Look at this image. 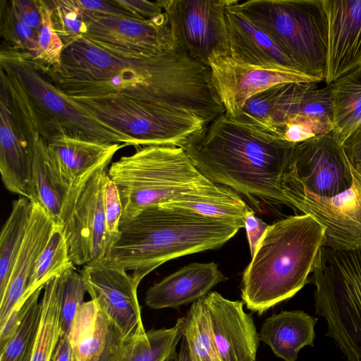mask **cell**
Segmentation results:
<instances>
[{
  "instance_id": "obj_1",
  "label": "cell",
  "mask_w": 361,
  "mask_h": 361,
  "mask_svg": "<svg viewBox=\"0 0 361 361\" xmlns=\"http://www.w3.org/2000/svg\"><path fill=\"white\" fill-rule=\"evenodd\" d=\"M68 98H126L188 111L206 123L225 109L208 66L178 45L145 59L116 56L83 38L63 48L59 64L44 73Z\"/></svg>"
},
{
  "instance_id": "obj_2",
  "label": "cell",
  "mask_w": 361,
  "mask_h": 361,
  "mask_svg": "<svg viewBox=\"0 0 361 361\" xmlns=\"http://www.w3.org/2000/svg\"><path fill=\"white\" fill-rule=\"evenodd\" d=\"M294 146L224 113L180 147L208 180L233 190L263 212L287 206L281 182Z\"/></svg>"
},
{
  "instance_id": "obj_3",
  "label": "cell",
  "mask_w": 361,
  "mask_h": 361,
  "mask_svg": "<svg viewBox=\"0 0 361 361\" xmlns=\"http://www.w3.org/2000/svg\"><path fill=\"white\" fill-rule=\"evenodd\" d=\"M109 257L140 284L162 264L182 256L221 247L241 228L221 218L174 204L148 207L121 220Z\"/></svg>"
},
{
  "instance_id": "obj_4",
  "label": "cell",
  "mask_w": 361,
  "mask_h": 361,
  "mask_svg": "<svg viewBox=\"0 0 361 361\" xmlns=\"http://www.w3.org/2000/svg\"><path fill=\"white\" fill-rule=\"evenodd\" d=\"M324 232L308 214L290 215L269 225L243 274L246 307L261 315L308 283Z\"/></svg>"
},
{
  "instance_id": "obj_5",
  "label": "cell",
  "mask_w": 361,
  "mask_h": 361,
  "mask_svg": "<svg viewBox=\"0 0 361 361\" xmlns=\"http://www.w3.org/2000/svg\"><path fill=\"white\" fill-rule=\"evenodd\" d=\"M108 174L120 194L121 221L152 205L211 202L231 192L208 180L184 149L175 145L137 147L134 154L114 162Z\"/></svg>"
},
{
  "instance_id": "obj_6",
  "label": "cell",
  "mask_w": 361,
  "mask_h": 361,
  "mask_svg": "<svg viewBox=\"0 0 361 361\" xmlns=\"http://www.w3.org/2000/svg\"><path fill=\"white\" fill-rule=\"evenodd\" d=\"M1 73L22 102L47 142L60 135L131 145L125 135L100 121L73 102L37 68L30 56L5 47L0 54Z\"/></svg>"
},
{
  "instance_id": "obj_7",
  "label": "cell",
  "mask_w": 361,
  "mask_h": 361,
  "mask_svg": "<svg viewBox=\"0 0 361 361\" xmlns=\"http://www.w3.org/2000/svg\"><path fill=\"white\" fill-rule=\"evenodd\" d=\"M235 6L300 72L324 80L327 23L322 0H235Z\"/></svg>"
},
{
  "instance_id": "obj_8",
  "label": "cell",
  "mask_w": 361,
  "mask_h": 361,
  "mask_svg": "<svg viewBox=\"0 0 361 361\" xmlns=\"http://www.w3.org/2000/svg\"><path fill=\"white\" fill-rule=\"evenodd\" d=\"M309 283L315 286L316 313L327 323L347 361H361V246L348 250L322 247Z\"/></svg>"
},
{
  "instance_id": "obj_9",
  "label": "cell",
  "mask_w": 361,
  "mask_h": 361,
  "mask_svg": "<svg viewBox=\"0 0 361 361\" xmlns=\"http://www.w3.org/2000/svg\"><path fill=\"white\" fill-rule=\"evenodd\" d=\"M100 121L118 130L136 147H180L207 123L178 108L126 98H69Z\"/></svg>"
},
{
  "instance_id": "obj_10",
  "label": "cell",
  "mask_w": 361,
  "mask_h": 361,
  "mask_svg": "<svg viewBox=\"0 0 361 361\" xmlns=\"http://www.w3.org/2000/svg\"><path fill=\"white\" fill-rule=\"evenodd\" d=\"M109 163L101 164L71 183L56 221L75 267L109 257L115 242L107 231L104 209V186Z\"/></svg>"
},
{
  "instance_id": "obj_11",
  "label": "cell",
  "mask_w": 361,
  "mask_h": 361,
  "mask_svg": "<svg viewBox=\"0 0 361 361\" xmlns=\"http://www.w3.org/2000/svg\"><path fill=\"white\" fill-rule=\"evenodd\" d=\"M351 170L350 188L333 197L313 194L284 174L281 182L287 206L322 224L325 229L322 247L334 250L361 246V175Z\"/></svg>"
},
{
  "instance_id": "obj_12",
  "label": "cell",
  "mask_w": 361,
  "mask_h": 361,
  "mask_svg": "<svg viewBox=\"0 0 361 361\" xmlns=\"http://www.w3.org/2000/svg\"><path fill=\"white\" fill-rule=\"evenodd\" d=\"M85 16L86 29L82 38L118 57L145 59L177 46L165 12L153 20L104 16L86 11Z\"/></svg>"
},
{
  "instance_id": "obj_13",
  "label": "cell",
  "mask_w": 361,
  "mask_h": 361,
  "mask_svg": "<svg viewBox=\"0 0 361 361\" xmlns=\"http://www.w3.org/2000/svg\"><path fill=\"white\" fill-rule=\"evenodd\" d=\"M176 44L208 66L214 53L228 49L226 23L228 0H159ZM209 67V66H208Z\"/></svg>"
},
{
  "instance_id": "obj_14",
  "label": "cell",
  "mask_w": 361,
  "mask_h": 361,
  "mask_svg": "<svg viewBox=\"0 0 361 361\" xmlns=\"http://www.w3.org/2000/svg\"><path fill=\"white\" fill-rule=\"evenodd\" d=\"M86 291L123 338L146 333L137 284L132 275L110 257L89 262L80 270Z\"/></svg>"
},
{
  "instance_id": "obj_15",
  "label": "cell",
  "mask_w": 361,
  "mask_h": 361,
  "mask_svg": "<svg viewBox=\"0 0 361 361\" xmlns=\"http://www.w3.org/2000/svg\"><path fill=\"white\" fill-rule=\"evenodd\" d=\"M284 175L306 190L323 197L336 196L353 183L350 164L332 131L295 143Z\"/></svg>"
},
{
  "instance_id": "obj_16",
  "label": "cell",
  "mask_w": 361,
  "mask_h": 361,
  "mask_svg": "<svg viewBox=\"0 0 361 361\" xmlns=\"http://www.w3.org/2000/svg\"><path fill=\"white\" fill-rule=\"evenodd\" d=\"M208 66L225 113L232 118L238 116L245 102L259 92L284 83L322 82L297 71L250 64L235 59L228 51L214 53Z\"/></svg>"
},
{
  "instance_id": "obj_17",
  "label": "cell",
  "mask_w": 361,
  "mask_h": 361,
  "mask_svg": "<svg viewBox=\"0 0 361 361\" xmlns=\"http://www.w3.org/2000/svg\"><path fill=\"white\" fill-rule=\"evenodd\" d=\"M0 172L2 182L11 192L38 202L32 179L35 147L40 135L31 126L20 132L13 119L6 93L1 89Z\"/></svg>"
},
{
  "instance_id": "obj_18",
  "label": "cell",
  "mask_w": 361,
  "mask_h": 361,
  "mask_svg": "<svg viewBox=\"0 0 361 361\" xmlns=\"http://www.w3.org/2000/svg\"><path fill=\"white\" fill-rule=\"evenodd\" d=\"M203 298L221 360L255 361L260 339L251 314L243 310L244 302L217 292Z\"/></svg>"
},
{
  "instance_id": "obj_19",
  "label": "cell",
  "mask_w": 361,
  "mask_h": 361,
  "mask_svg": "<svg viewBox=\"0 0 361 361\" xmlns=\"http://www.w3.org/2000/svg\"><path fill=\"white\" fill-rule=\"evenodd\" d=\"M327 23L326 85L361 64V0H322Z\"/></svg>"
},
{
  "instance_id": "obj_20",
  "label": "cell",
  "mask_w": 361,
  "mask_h": 361,
  "mask_svg": "<svg viewBox=\"0 0 361 361\" xmlns=\"http://www.w3.org/2000/svg\"><path fill=\"white\" fill-rule=\"evenodd\" d=\"M228 278L214 262H193L168 275L149 287L145 305L154 310L178 308L204 297Z\"/></svg>"
},
{
  "instance_id": "obj_21",
  "label": "cell",
  "mask_w": 361,
  "mask_h": 361,
  "mask_svg": "<svg viewBox=\"0 0 361 361\" xmlns=\"http://www.w3.org/2000/svg\"><path fill=\"white\" fill-rule=\"evenodd\" d=\"M225 13L228 52L231 56L255 66L300 72L266 33L235 7V0H228Z\"/></svg>"
},
{
  "instance_id": "obj_22",
  "label": "cell",
  "mask_w": 361,
  "mask_h": 361,
  "mask_svg": "<svg viewBox=\"0 0 361 361\" xmlns=\"http://www.w3.org/2000/svg\"><path fill=\"white\" fill-rule=\"evenodd\" d=\"M54 219L38 202H32V210L26 235L13 266L4 295L0 298V326L6 321L25 293L28 280L53 229Z\"/></svg>"
},
{
  "instance_id": "obj_23",
  "label": "cell",
  "mask_w": 361,
  "mask_h": 361,
  "mask_svg": "<svg viewBox=\"0 0 361 361\" xmlns=\"http://www.w3.org/2000/svg\"><path fill=\"white\" fill-rule=\"evenodd\" d=\"M183 338V317L170 328L151 329L142 336L123 338L110 323L106 345L98 361H164L176 354Z\"/></svg>"
},
{
  "instance_id": "obj_24",
  "label": "cell",
  "mask_w": 361,
  "mask_h": 361,
  "mask_svg": "<svg viewBox=\"0 0 361 361\" xmlns=\"http://www.w3.org/2000/svg\"><path fill=\"white\" fill-rule=\"evenodd\" d=\"M297 115L333 123L331 84L322 87L317 82L280 85L271 114L272 133L283 140L282 131L285 123Z\"/></svg>"
},
{
  "instance_id": "obj_25",
  "label": "cell",
  "mask_w": 361,
  "mask_h": 361,
  "mask_svg": "<svg viewBox=\"0 0 361 361\" xmlns=\"http://www.w3.org/2000/svg\"><path fill=\"white\" fill-rule=\"evenodd\" d=\"M50 156L63 179L70 185L87 172L111 162L125 145L92 141L60 135L47 142Z\"/></svg>"
},
{
  "instance_id": "obj_26",
  "label": "cell",
  "mask_w": 361,
  "mask_h": 361,
  "mask_svg": "<svg viewBox=\"0 0 361 361\" xmlns=\"http://www.w3.org/2000/svg\"><path fill=\"white\" fill-rule=\"evenodd\" d=\"M317 318L301 310L282 311L265 319L259 334L274 354L285 361H295L306 345L314 346Z\"/></svg>"
},
{
  "instance_id": "obj_27",
  "label": "cell",
  "mask_w": 361,
  "mask_h": 361,
  "mask_svg": "<svg viewBox=\"0 0 361 361\" xmlns=\"http://www.w3.org/2000/svg\"><path fill=\"white\" fill-rule=\"evenodd\" d=\"M109 324L108 317L94 300L84 302L68 335L71 361H98L106 345Z\"/></svg>"
},
{
  "instance_id": "obj_28",
  "label": "cell",
  "mask_w": 361,
  "mask_h": 361,
  "mask_svg": "<svg viewBox=\"0 0 361 361\" xmlns=\"http://www.w3.org/2000/svg\"><path fill=\"white\" fill-rule=\"evenodd\" d=\"M32 179L38 202L56 222L71 185L61 175L50 156L47 140L40 135L35 147Z\"/></svg>"
},
{
  "instance_id": "obj_29",
  "label": "cell",
  "mask_w": 361,
  "mask_h": 361,
  "mask_svg": "<svg viewBox=\"0 0 361 361\" xmlns=\"http://www.w3.org/2000/svg\"><path fill=\"white\" fill-rule=\"evenodd\" d=\"M61 274L51 279L43 289L41 316L30 361H51L63 331Z\"/></svg>"
},
{
  "instance_id": "obj_30",
  "label": "cell",
  "mask_w": 361,
  "mask_h": 361,
  "mask_svg": "<svg viewBox=\"0 0 361 361\" xmlns=\"http://www.w3.org/2000/svg\"><path fill=\"white\" fill-rule=\"evenodd\" d=\"M332 132L341 145L361 124V66L331 83Z\"/></svg>"
},
{
  "instance_id": "obj_31",
  "label": "cell",
  "mask_w": 361,
  "mask_h": 361,
  "mask_svg": "<svg viewBox=\"0 0 361 361\" xmlns=\"http://www.w3.org/2000/svg\"><path fill=\"white\" fill-rule=\"evenodd\" d=\"M32 210V202L19 196L0 235V298L4 295L24 241Z\"/></svg>"
},
{
  "instance_id": "obj_32",
  "label": "cell",
  "mask_w": 361,
  "mask_h": 361,
  "mask_svg": "<svg viewBox=\"0 0 361 361\" xmlns=\"http://www.w3.org/2000/svg\"><path fill=\"white\" fill-rule=\"evenodd\" d=\"M74 267L69 257L63 233L56 224L49 241L29 278L25 293L13 310L20 311L28 298L36 290L44 288L51 279Z\"/></svg>"
},
{
  "instance_id": "obj_33",
  "label": "cell",
  "mask_w": 361,
  "mask_h": 361,
  "mask_svg": "<svg viewBox=\"0 0 361 361\" xmlns=\"http://www.w3.org/2000/svg\"><path fill=\"white\" fill-rule=\"evenodd\" d=\"M36 290L24 303L19 322L11 338L0 350V361H30L41 316L39 296Z\"/></svg>"
},
{
  "instance_id": "obj_34",
  "label": "cell",
  "mask_w": 361,
  "mask_h": 361,
  "mask_svg": "<svg viewBox=\"0 0 361 361\" xmlns=\"http://www.w3.org/2000/svg\"><path fill=\"white\" fill-rule=\"evenodd\" d=\"M203 298L192 302L183 317V336L188 343L194 361H221Z\"/></svg>"
},
{
  "instance_id": "obj_35",
  "label": "cell",
  "mask_w": 361,
  "mask_h": 361,
  "mask_svg": "<svg viewBox=\"0 0 361 361\" xmlns=\"http://www.w3.org/2000/svg\"><path fill=\"white\" fill-rule=\"evenodd\" d=\"M50 10L52 27L63 47L82 37L85 29V11L78 0H45Z\"/></svg>"
},
{
  "instance_id": "obj_36",
  "label": "cell",
  "mask_w": 361,
  "mask_h": 361,
  "mask_svg": "<svg viewBox=\"0 0 361 361\" xmlns=\"http://www.w3.org/2000/svg\"><path fill=\"white\" fill-rule=\"evenodd\" d=\"M1 1V35L9 47L27 54L33 60L37 52L39 32L18 16L11 1Z\"/></svg>"
},
{
  "instance_id": "obj_37",
  "label": "cell",
  "mask_w": 361,
  "mask_h": 361,
  "mask_svg": "<svg viewBox=\"0 0 361 361\" xmlns=\"http://www.w3.org/2000/svg\"><path fill=\"white\" fill-rule=\"evenodd\" d=\"M42 25L39 31L37 52L32 60L44 73L60 62L63 44L54 30L50 19V10L46 1L42 0Z\"/></svg>"
},
{
  "instance_id": "obj_38",
  "label": "cell",
  "mask_w": 361,
  "mask_h": 361,
  "mask_svg": "<svg viewBox=\"0 0 361 361\" xmlns=\"http://www.w3.org/2000/svg\"><path fill=\"white\" fill-rule=\"evenodd\" d=\"M279 85L250 97L243 104L238 116L233 118L272 133L271 114Z\"/></svg>"
},
{
  "instance_id": "obj_39",
  "label": "cell",
  "mask_w": 361,
  "mask_h": 361,
  "mask_svg": "<svg viewBox=\"0 0 361 361\" xmlns=\"http://www.w3.org/2000/svg\"><path fill=\"white\" fill-rule=\"evenodd\" d=\"M61 326L63 334L68 335L71 323L84 303L86 291L84 281L75 267L70 268L61 274Z\"/></svg>"
},
{
  "instance_id": "obj_40",
  "label": "cell",
  "mask_w": 361,
  "mask_h": 361,
  "mask_svg": "<svg viewBox=\"0 0 361 361\" xmlns=\"http://www.w3.org/2000/svg\"><path fill=\"white\" fill-rule=\"evenodd\" d=\"M104 209L107 231L116 240L118 236L123 207L118 188L109 174L104 186Z\"/></svg>"
},
{
  "instance_id": "obj_41",
  "label": "cell",
  "mask_w": 361,
  "mask_h": 361,
  "mask_svg": "<svg viewBox=\"0 0 361 361\" xmlns=\"http://www.w3.org/2000/svg\"><path fill=\"white\" fill-rule=\"evenodd\" d=\"M121 7L142 20H153L162 16L164 11L159 1L114 0Z\"/></svg>"
},
{
  "instance_id": "obj_42",
  "label": "cell",
  "mask_w": 361,
  "mask_h": 361,
  "mask_svg": "<svg viewBox=\"0 0 361 361\" xmlns=\"http://www.w3.org/2000/svg\"><path fill=\"white\" fill-rule=\"evenodd\" d=\"M11 2L20 19L39 32L42 25V0H12Z\"/></svg>"
},
{
  "instance_id": "obj_43",
  "label": "cell",
  "mask_w": 361,
  "mask_h": 361,
  "mask_svg": "<svg viewBox=\"0 0 361 361\" xmlns=\"http://www.w3.org/2000/svg\"><path fill=\"white\" fill-rule=\"evenodd\" d=\"M82 8L90 13L112 16L135 18L114 0H78Z\"/></svg>"
},
{
  "instance_id": "obj_44",
  "label": "cell",
  "mask_w": 361,
  "mask_h": 361,
  "mask_svg": "<svg viewBox=\"0 0 361 361\" xmlns=\"http://www.w3.org/2000/svg\"><path fill=\"white\" fill-rule=\"evenodd\" d=\"M341 145L350 167L361 175V124Z\"/></svg>"
},
{
  "instance_id": "obj_45",
  "label": "cell",
  "mask_w": 361,
  "mask_h": 361,
  "mask_svg": "<svg viewBox=\"0 0 361 361\" xmlns=\"http://www.w3.org/2000/svg\"><path fill=\"white\" fill-rule=\"evenodd\" d=\"M255 212L251 209L245 219V226L247 238L249 243L251 257L253 255L257 244L262 238L268 225L259 217L255 216Z\"/></svg>"
},
{
  "instance_id": "obj_46",
  "label": "cell",
  "mask_w": 361,
  "mask_h": 361,
  "mask_svg": "<svg viewBox=\"0 0 361 361\" xmlns=\"http://www.w3.org/2000/svg\"><path fill=\"white\" fill-rule=\"evenodd\" d=\"M51 361H71V348L68 336L61 334L51 356Z\"/></svg>"
},
{
  "instance_id": "obj_47",
  "label": "cell",
  "mask_w": 361,
  "mask_h": 361,
  "mask_svg": "<svg viewBox=\"0 0 361 361\" xmlns=\"http://www.w3.org/2000/svg\"><path fill=\"white\" fill-rule=\"evenodd\" d=\"M177 361H194L186 339L183 336Z\"/></svg>"
},
{
  "instance_id": "obj_48",
  "label": "cell",
  "mask_w": 361,
  "mask_h": 361,
  "mask_svg": "<svg viewBox=\"0 0 361 361\" xmlns=\"http://www.w3.org/2000/svg\"><path fill=\"white\" fill-rule=\"evenodd\" d=\"M177 357H178V355L176 354L174 355H172L169 357H168L166 360H165L164 361H177Z\"/></svg>"
},
{
  "instance_id": "obj_49",
  "label": "cell",
  "mask_w": 361,
  "mask_h": 361,
  "mask_svg": "<svg viewBox=\"0 0 361 361\" xmlns=\"http://www.w3.org/2000/svg\"><path fill=\"white\" fill-rule=\"evenodd\" d=\"M360 66H361V64H360Z\"/></svg>"
}]
</instances>
